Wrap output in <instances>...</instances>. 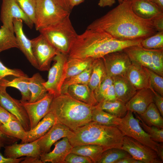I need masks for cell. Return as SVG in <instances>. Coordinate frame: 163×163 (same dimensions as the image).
Masks as SVG:
<instances>
[{
	"mask_svg": "<svg viewBox=\"0 0 163 163\" xmlns=\"http://www.w3.org/2000/svg\"><path fill=\"white\" fill-rule=\"evenodd\" d=\"M87 29L104 31L121 40H142L157 32L152 19L141 18L133 12L131 0L120 3L97 19Z\"/></svg>",
	"mask_w": 163,
	"mask_h": 163,
	"instance_id": "cell-1",
	"label": "cell"
},
{
	"mask_svg": "<svg viewBox=\"0 0 163 163\" xmlns=\"http://www.w3.org/2000/svg\"><path fill=\"white\" fill-rule=\"evenodd\" d=\"M142 41L120 40L102 31L86 29L78 35L73 41L68 54V59L102 58L109 53L130 46L140 45Z\"/></svg>",
	"mask_w": 163,
	"mask_h": 163,
	"instance_id": "cell-2",
	"label": "cell"
},
{
	"mask_svg": "<svg viewBox=\"0 0 163 163\" xmlns=\"http://www.w3.org/2000/svg\"><path fill=\"white\" fill-rule=\"evenodd\" d=\"M95 107L77 100L67 93H62L53 98L49 111L54 116L56 123L74 131L91 121Z\"/></svg>",
	"mask_w": 163,
	"mask_h": 163,
	"instance_id": "cell-3",
	"label": "cell"
},
{
	"mask_svg": "<svg viewBox=\"0 0 163 163\" xmlns=\"http://www.w3.org/2000/svg\"><path fill=\"white\" fill-rule=\"evenodd\" d=\"M124 136L116 126H106L92 121L72 131L68 137L73 147L94 144L104 151L113 148L121 149Z\"/></svg>",
	"mask_w": 163,
	"mask_h": 163,
	"instance_id": "cell-4",
	"label": "cell"
},
{
	"mask_svg": "<svg viewBox=\"0 0 163 163\" xmlns=\"http://www.w3.org/2000/svg\"><path fill=\"white\" fill-rule=\"evenodd\" d=\"M58 51L67 54L78 35L70 18V14L55 24L38 30Z\"/></svg>",
	"mask_w": 163,
	"mask_h": 163,
	"instance_id": "cell-5",
	"label": "cell"
},
{
	"mask_svg": "<svg viewBox=\"0 0 163 163\" xmlns=\"http://www.w3.org/2000/svg\"><path fill=\"white\" fill-rule=\"evenodd\" d=\"M123 50L132 63L148 68L163 76V49H147L139 45Z\"/></svg>",
	"mask_w": 163,
	"mask_h": 163,
	"instance_id": "cell-6",
	"label": "cell"
},
{
	"mask_svg": "<svg viewBox=\"0 0 163 163\" xmlns=\"http://www.w3.org/2000/svg\"><path fill=\"white\" fill-rule=\"evenodd\" d=\"M116 126L124 136L135 139L151 148L157 153L159 144L153 140L144 130L139 124V120L135 117L132 112L128 110L124 117H118Z\"/></svg>",
	"mask_w": 163,
	"mask_h": 163,
	"instance_id": "cell-7",
	"label": "cell"
},
{
	"mask_svg": "<svg viewBox=\"0 0 163 163\" xmlns=\"http://www.w3.org/2000/svg\"><path fill=\"white\" fill-rule=\"evenodd\" d=\"M69 14L53 0H36L34 24L36 29L38 31L58 22Z\"/></svg>",
	"mask_w": 163,
	"mask_h": 163,
	"instance_id": "cell-8",
	"label": "cell"
},
{
	"mask_svg": "<svg viewBox=\"0 0 163 163\" xmlns=\"http://www.w3.org/2000/svg\"><path fill=\"white\" fill-rule=\"evenodd\" d=\"M68 55L58 51L53 59L54 62L48 71V79L43 84L48 93L54 97L61 94V89L66 78Z\"/></svg>",
	"mask_w": 163,
	"mask_h": 163,
	"instance_id": "cell-9",
	"label": "cell"
},
{
	"mask_svg": "<svg viewBox=\"0 0 163 163\" xmlns=\"http://www.w3.org/2000/svg\"><path fill=\"white\" fill-rule=\"evenodd\" d=\"M32 51L36 61L38 69L48 71L53 58L58 51L41 34L31 40Z\"/></svg>",
	"mask_w": 163,
	"mask_h": 163,
	"instance_id": "cell-10",
	"label": "cell"
},
{
	"mask_svg": "<svg viewBox=\"0 0 163 163\" xmlns=\"http://www.w3.org/2000/svg\"><path fill=\"white\" fill-rule=\"evenodd\" d=\"M121 149L143 163L163 162L155 150L131 137L124 136Z\"/></svg>",
	"mask_w": 163,
	"mask_h": 163,
	"instance_id": "cell-11",
	"label": "cell"
},
{
	"mask_svg": "<svg viewBox=\"0 0 163 163\" xmlns=\"http://www.w3.org/2000/svg\"><path fill=\"white\" fill-rule=\"evenodd\" d=\"M21 19L30 28L34 24L21 9L15 0H2L0 20L2 25L14 30L13 20Z\"/></svg>",
	"mask_w": 163,
	"mask_h": 163,
	"instance_id": "cell-12",
	"label": "cell"
},
{
	"mask_svg": "<svg viewBox=\"0 0 163 163\" xmlns=\"http://www.w3.org/2000/svg\"><path fill=\"white\" fill-rule=\"evenodd\" d=\"M107 75L111 77L126 75L132 62L123 50L109 53L102 58Z\"/></svg>",
	"mask_w": 163,
	"mask_h": 163,
	"instance_id": "cell-13",
	"label": "cell"
},
{
	"mask_svg": "<svg viewBox=\"0 0 163 163\" xmlns=\"http://www.w3.org/2000/svg\"><path fill=\"white\" fill-rule=\"evenodd\" d=\"M54 97L52 94L48 93L43 98L34 102L20 100L28 115L30 129L34 128L49 112Z\"/></svg>",
	"mask_w": 163,
	"mask_h": 163,
	"instance_id": "cell-14",
	"label": "cell"
},
{
	"mask_svg": "<svg viewBox=\"0 0 163 163\" xmlns=\"http://www.w3.org/2000/svg\"><path fill=\"white\" fill-rule=\"evenodd\" d=\"M6 88L0 85V106L14 116L26 131L30 130V121L25 110L20 101L8 93Z\"/></svg>",
	"mask_w": 163,
	"mask_h": 163,
	"instance_id": "cell-15",
	"label": "cell"
},
{
	"mask_svg": "<svg viewBox=\"0 0 163 163\" xmlns=\"http://www.w3.org/2000/svg\"><path fill=\"white\" fill-rule=\"evenodd\" d=\"M72 131L62 124L56 123L43 136L38 139V144L41 154L50 152L52 145L63 137H68Z\"/></svg>",
	"mask_w": 163,
	"mask_h": 163,
	"instance_id": "cell-16",
	"label": "cell"
},
{
	"mask_svg": "<svg viewBox=\"0 0 163 163\" xmlns=\"http://www.w3.org/2000/svg\"><path fill=\"white\" fill-rule=\"evenodd\" d=\"M154 91L149 88L138 90L126 104L127 110L139 115L143 113L149 106L154 102Z\"/></svg>",
	"mask_w": 163,
	"mask_h": 163,
	"instance_id": "cell-17",
	"label": "cell"
},
{
	"mask_svg": "<svg viewBox=\"0 0 163 163\" xmlns=\"http://www.w3.org/2000/svg\"><path fill=\"white\" fill-rule=\"evenodd\" d=\"M37 142L38 139L30 142L21 144L15 143L6 146L4 151V156L14 158L24 156L40 158L41 153Z\"/></svg>",
	"mask_w": 163,
	"mask_h": 163,
	"instance_id": "cell-18",
	"label": "cell"
},
{
	"mask_svg": "<svg viewBox=\"0 0 163 163\" xmlns=\"http://www.w3.org/2000/svg\"><path fill=\"white\" fill-rule=\"evenodd\" d=\"M13 22L18 49L24 54L31 65L38 69V65L32 51L31 40L27 38L23 30V21L20 19L14 18Z\"/></svg>",
	"mask_w": 163,
	"mask_h": 163,
	"instance_id": "cell-19",
	"label": "cell"
},
{
	"mask_svg": "<svg viewBox=\"0 0 163 163\" xmlns=\"http://www.w3.org/2000/svg\"><path fill=\"white\" fill-rule=\"evenodd\" d=\"M55 143V147L52 151L41 155L40 158L43 163H64L73 147L67 137L63 138Z\"/></svg>",
	"mask_w": 163,
	"mask_h": 163,
	"instance_id": "cell-20",
	"label": "cell"
},
{
	"mask_svg": "<svg viewBox=\"0 0 163 163\" xmlns=\"http://www.w3.org/2000/svg\"><path fill=\"white\" fill-rule=\"evenodd\" d=\"M126 76L137 91L145 88L152 89L149 76L143 67L132 63L126 72Z\"/></svg>",
	"mask_w": 163,
	"mask_h": 163,
	"instance_id": "cell-21",
	"label": "cell"
},
{
	"mask_svg": "<svg viewBox=\"0 0 163 163\" xmlns=\"http://www.w3.org/2000/svg\"><path fill=\"white\" fill-rule=\"evenodd\" d=\"M56 123L54 116L49 111L34 128L26 131L25 137L21 143L30 142L38 139L45 135Z\"/></svg>",
	"mask_w": 163,
	"mask_h": 163,
	"instance_id": "cell-22",
	"label": "cell"
},
{
	"mask_svg": "<svg viewBox=\"0 0 163 163\" xmlns=\"http://www.w3.org/2000/svg\"><path fill=\"white\" fill-rule=\"evenodd\" d=\"M132 9L139 17L145 19H152L163 14L156 3L148 0H131Z\"/></svg>",
	"mask_w": 163,
	"mask_h": 163,
	"instance_id": "cell-23",
	"label": "cell"
},
{
	"mask_svg": "<svg viewBox=\"0 0 163 163\" xmlns=\"http://www.w3.org/2000/svg\"><path fill=\"white\" fill-rule=\"evenodd\" d=\"M112 77L117 99L126 104L137 90L132 85L126 75Z\"/></svg>",
	"mask_w": 163,
	"mask_h": 163,
	"instance_id": "cell-24",
	"label": "cell"
},
{
	"mask_svg": "<svg viewBox=\"0 0 163 163\" xmlns=\"http://www.w3.org/2000/svg\"><path fill=\"white\" fill-rule=\"evenodd\" d=\"M73 98L91 105L96 106L98 103L94 92L87 84H76L68 88L67 93Z\"/></svg>",
	"mask_w": 163,
	"mask_h": 163,
	"instance_id": "cell-25",
	"label": "cell"
},
{
	"mask_svg": "<svg viewBox=\"0 0 163 163\" xmlns=\"http://www.w3.org/2000/svg\"><path fill=\"white\" fill-rule=\"evenodd\" d=\"M45 81L39 73L34 74L28 78V85L31 94L29 102H34L44 97L48 92L43 85Z\"/></svg>",
	"mask_w": 163,
	"mask_h": 163,
	"instance_id": "cell-26",
	"label": "cell"
},
{
	"mask_svg": "<svg viewBox=\"0 0 163 163\" xmlns=\"http://www.w3.org/2000/svg\"><path fill=\"white\" fill-rule=\"evenodd\" d=\"M107 76L102 58L94 59L92 64V71L88 85L94 92Z\"/></svg>",
	"mask_w": 163,
	"mask_h": 163,
	"instance_id": "cell-27",
	"label": "cell"
},
{
	"mask_svg": "<svg viewBox=\"0 0 163 163\" xmlns=\"http://www.w3.org/2000/svg\"><path fill=\"white\" fill-rule=\"evenodd\" d=\"M27 76L15 77L9 81L2 79L0 81V85L7 87H12L18 89L21 92V99L23 101H29L31 94L28 85Z\"/></svg>",
	"mask_w": 163,
	"mask_h": 163,
	"instance_id": "cell-28",
	"label": "cell"
},
{
	"mask_svg": "<svg viewBox=\"0 0 163 163\" xmlns=\"http://www.w3.org/2000/svg\"><path fill=\"white\" fill-rule=\"evenodd\" d=\"M104 151L101 146L85 144L73 147L71 152L89 158L93 163H97Z\"/></svg>",
	"mask_w": 163,
	"mask_h": 163,
	"instance_id": "cell-29",
	"label": "cell"
},
{
	"mask_svg": "<svg viewBox=\"0 0 163 163\" xmlns=\"http://www.w3.org/2000/svg\"><path fill=\"white\" fill-rule=\"evenodd\" d=\"M96 107L120 118L124 117L128 111L125 103L117 99L98 103Z\"/></svg>",
	"mask_w": 163,
	"mask_h": 163,
	"instance_id": "cell-30",
	"label": "cell"
},
{
	"mask_svg": "<svg viewBox=\"0 0 163 163\" xmlns=\"http://www.w3.org/2000/svg\"><path fill=\"white\" fill-rule=\"evenodd\" d=\"M139 115L147 125L163 128V117L154 102L149 106L143 113Z\"/></svg>",
	"mask_w": 163,
	"mask_h": 163,
	"instance_id": "cell-31",
	"label": "cell"
},
{
	"mask_svg": "<svg viewBox=\"0 0 163 163\" xmlns=\"http://www.w3.org/2000/svg\"><path fill=\"white\" fill-rule=\"evenodd\" d=\"M0 131L7 137L17 138L22 141L26 131L17 120H11L0 126Z\"/></svg>",
	"mask_w": 163,
	"mask_h": 163,
	"instance_id": "cell-32",
	"label": "cell"
},
{
	"mask_svg": "<svg viewBox=\"0 0 163 163\" xmlns=\"http://www.w3.org/2000/svg\"><path fill=\"white\" fill-rule=\"evenodd\" d=\"M94 60L91 58L68 59L66 78L79 74L87 69L91 65Z\"/></svg>",
	"mask_w": 163,
	"mask_h": 163,
	"instance_id": "cell-33",
	"label": "cell"
},
{
	"mask_svg": "<svg viewBox=\"0 0 163 163\" xmlns=\"http://www.w3.org/2000/svg\"><path fill=\"white\" fill-rule=\"evenodd\" d=\"M14 48H18L14 31L2 25L0 28V53Z\"/></svg>",
	"mask_w": 163,
	"mask_h": 163,
	"instance_id": "cell-34",
	"label": "cell"
},
{
	"mask_svg": "<svg viewBox=\"0 0 163 163\" xmlns=\"http://www.w3.org/2000/svg\"><path fill=\"white\" fill-rule=\"evenodd\" d=\"M91 71L92 65L81 73L66 78L62 86L61 94L67 93L68 88L71 85L80 84L88 85Z\"/></svg>",
	"mask_w": 163,
	"mask_h": 163,
	"instance_id": "cell-35",
	"label": "cell"
},
{
	"mask_svg": "<svg viewBox=\"0 0 163 163\" xmlns=\"http://www.w3.org/2000/svg\"><path fill=\"white\" fill-rule=\"evenodd\" d=\"M131 156L127 152L117 148H113L104 151L97 163H115L117 161Z\"/></svg>",
	"mask_w": 163,
	"mask_h": 163,
	"instance_id": "cell-36",
	"label": "cell"
},
{
	"mask_svg": "<svg viewBox=\"0 0 163 163\" xmlns=\"http://www.w3.org/2000/svg\"><path fill=\"white\" fill-rule=\"evenodd\" d=\"M117 118L95 106L92 111L91 121L102 125L116 126Z\"/></svg>",
	"mask_w": 163,
	"mask_h": 163,
	"instance_id": "cell-37",
	"label": "cell"
},
{
	"mask_svg": "<svg viewBox=\"0 0 163 163\" xmlns=\"http://www.w3.org/2000/svg\"><path fill=\"white\" fill-rule=\"evenodd\" d=\"M135 117L139 120V123L144 130L150 137L151 139L157 142H163V128L147 125L141 119L139 115L134 113Z\"/></svg>",
	"mask_w": 163,
	"mask_h": 163,
	"instance_id": "cell-38",
	"label": "cell"
},
{
	"mask_svg": "<svg viewBox=\"0 0 163 163\" xmlns=\"http://www.w3.org/2000/svg\"><path fill=\"white\" fill-rule=\"evenodd\" d=\"M140 46L147 49H163V31L155 34L142 40Z\"/></svg>",
	"mask_w": 163,
	"mask_h": 163,
	"instance_id": "cell-39",
	"label": "cell"
},
{
	"mask_svg": "<svg viewBox=\"0 0 163 163\" xmlns=\"http://www.w3.org/2000/svg\"><path fill=\"white\" fill-rule=\"evenodd\" d=\"M15 0L21 9L30 19L34 24L35 22L36 0Z\"/></svg>",
	"mask_w": 163,
	"mask_h": 163,
	"instance_id": "cell-40",
	"label": "cell"
},
{
	"mask_svg": "<svg viewBox=\"0 0 163 163\" xmlns=\"http://www.w3.org/2000/svg\"><path fill=\"white\" fill-rule=\"evenodd\" d=\"M144 68L149 76L152 88L163 97V76L148 68Z\"/></svg>",
	"mask_w": 163,
	"mask_h": 163,
	"instance_id": "cell-41",
	"label": "cell"
},
{
	"mask_svg": "<svg viewBox=\"0 0 163 163\" xmlns=\"http://www.w3.org/2000/svg\"><path fill=\"white\" fill-rule=\"evenodd\" d=\"M112 84V77L107 75L98 87L93 92L95 98L98 103L103 101L104 94L108 88Z\"/></svg>",
	"mask_w": 163,
	"mask_h": 163,
	"instance_id": "cell-42",
	"label": "cell"
},
{
	"mask_svg": "<svg viewBox=\"0 0 163 163\" xmlns=\"http://www.w3.org/2000/svg\"><path fill=\"white\" fill-rule=\"evenodd\" d=\"M8 76L17 77L26 76L27 75L20 69H11L8 68L0 61V81Z\"/></svg>",
	"mask_w": 163,
	"mask_h": 163,
	"instance_id": "cell-43",
	"label": "cell"
},
{
	"mask_svg": "<svg viewBox=\"0 0 163 163\" xmlns=\"http://www.w3.org/2000/svg\"><path fill=\"white\" fill-rule=\"evenodd\" d=\"M64 163H93L89 158L71 152L66 157Z\"/></svg>",
	"mask_w": 163,
	"mask_h": 163,
	"instance_id": "cell-44",
	"label": "cell"
},
{
	"mask_svg": "<svg viewBox=\"0 0 163 163\" xmlns=\"http://www.w3.org/2000/svg\"><path fill=\"white\" fill-rule=\"evenodd\" d=\"M13 120H17L16 117L0 106V126Z\"/></svg>",
	"mask_w": 163,
	"mask_h": 163,
	"instance_id": "cell-45",
	"label": "cell"
},
{
	"mask_svg": "<svg viewBox=\"0 0 163 163\" xmlns=\"http://www.w3.org/2000/svg\"><path fill=\"white\" fill-rule=\"evenodd\" d=\"M117 99L116 92L113 85L112 84L108 88L104 94L102 101H112Z\"/></svg>",
	"mask_w": 163,
	"mask_h": 163,
	"instance_id": "cell-46",
	"label": "cell"
},
{
	"mask_svg": "<svg viewBox=\"0 0 163 163\" xmlns=\"http://www.w3.org/2000/svg\"><path fill=\"white\" fill-rule=\"evenodd\" d=\"M154 103L159 110L161 116L163 117V97L154 91Z\"/></svg>",
	"mask_w": 163,
	"mask_h": 163,
	"instance_id": "cell-47",
	"label": "cell"
},
{
	"mask_svg": "<svg viewBox=\"0 0 163 163\" xmlns=\"http://www.w3.org/2000/svg\"><path fill=\"white\" fill-rule=\"evenodd\" d=\"M152 20L157 32L163 31V14L154 18Z\"/></svg>",
	"mask_w": 163,
	"mask_h": 163,
	"instance_id": "cell-48",
	"label": "cell"
},
{
	"mask_svg": "<svg viewBox=\"0 0 163 163\" xmlns=\"http://www.w3.org/2000/svg\"><path fill=\"white\" fill-rule=\"evenodd\" d=\"M58 5L70 13L72 9L69 0H53Z\"/></svg>",
	"mask_w": 163,
	"mask_h": 163,
	"instance_id": "cell-49",
	"label": "cell"
},
{
	"mask_svg": "<svg viewBox=\"0 0 163 163\" xmlns=\"http://www.w3.org/2000/svg\"><path fill=\"white\" fill-rule=\"evenodd\" d=\"M24 158L22 157L17 158H7L0 153V163H19Z\"/></svg>",
	"mask_w": 163,
	"mask_h": 163,
	"instance_id": "cell-50",
	"label": "cell"
},
{
	"mask_svg": "<svg viewBox=\"0 0 163 163\" xmlns=\"http://www.w3.org/2000/svg\"><path fill=\"white\" fill-rule=\"evenodd\" d=\"M21 163H43L40 158L32 157L26 156L22 161Z\"/></svg>",
	"mask_w": 163,
	"mask_h": 163,
	"instance_id": "cell-51",
	"label": "cell"
},
{
	"mask_svg": "<svg viewBox=\"0 0 163 163\" xmlns=\"http://www.w3.org/2000/svg\"><path fill=\"white\" fill-rule=\"evenodd\" d=\"M115 163H143L141 161L135 159L132 157L120 159Z\"/></svg>",
	"mask_w": 163,
	"mask_h": 163,
	"instance_id": "cell-52",
	"label": "cell"
},
{
	"mask_svg": "<svg viewBox=\"0 0 163 163\" xmlns=\"http://www.w3.org/2000/svg\"><path fill=\"white\" fill-rule=\"evenodd\" d=\"M115 2V0H99L98 5L100 7H111Z\"/></svg>",
	"mask_w": 163,
	"mask_h": 163,
	"instance_id": "cell-53",
	"label": "cell"
},
{
	"mask_svg": "<svg viewBox=\"0 0 163 163\" xmlns=\"http://www.w3.org/2000/svg\"><path fill=\"white\" fill-rule=\"evenodd\" d=\"M160 159L163 161V145L159 144L158 148L157 153Z\"/></svg>",
	"mask_w": 163,
	"mask_h": 163,
	"instance_id": "cell-54",
	"label": "cell"
},
{
	"mask_svg": "<svg viewBox=\"0 0 163 163\" xmlns=\"http://www.w3.org/2000/svg\"><path fill=\"white\" fill-rule=\"evenodd\" d=\"M84 0H72L71 2V8L72 10L75 6L77 5L84 1Z\"/></svg>",
	"mask_w": 163,
	"mask_h": 163,
	"instance_id": "cell-55",
	"label": "cell"
},
{
	"mask_svg": "<svg viewBox=\"0 0 163 163\" xmlns=\"http://www.w3.org/2000/svg\"><path fill=\"white\" fill-rule=\"evenodd\" d=\"M157 5L160 9L163 11V0H157Z\"/></svg>",
	"mask_w": 163,
	"mask_h": 163,
	"instance_id": "cell-56",
	"label": "cell"
},
{
	"mask_svg": "<svg viewBox=\"0 0 163 163\" xmlns=\"http://www.w3.org/2000/svg\"><path fill=\"white\" fill-rule=\"evenodd\" d=\"M3 139L0 137V150L1 148L3 146V143L2 141Z\"/></svg>",
	"mask_w": 163,
	"mask_h": 163,
	"instance_id": "cell-57",
	"label": "cell"
},
{
	"mask_svg": "<svg viewBox=\"0 0 163 163\" xmlns=\"http://www.w3.org/2000/svg\"><path fill=\"white\" fill-rule=\"evenodd\" d=\"M5 136L0 131V137L3 139H4V136Z\"/></svg>",
	"mask_w": 163,
	"mask_h": 163,
	"instance_id": "cell-58",
	"label": "cell"
},
{
	"mask_svg": "<svg viewBox=\"0 0 163 163\" xmlns=\"http://www.w3.org/2000/svg\"><path fill=\"white\" fill-rule=\"evenodd\" d=\"M148 0L151 1L152 2H153L157 4V0Z\"/></svg>",
	"mask_w": 163,
	"mask_h": 163,
	"instance_id": "cell-59",
	"label": "cell"
},
{
	"mask_svg": "<svg viewBox=\"0 0 163 163\" xmlns=\"http://www.w3.org/2000/svg\"><path fill=\"white\" fill-rule=\"evenodd\" d=\"M119 4L127 0H117Z\"/></svg>",
	"mask_w": 163,
	"mask_h": 163,
	"instance_id": "cell-60",
	"label": "cell"
},
{
	"mask_svg": "<svg viewBox=\"0 0 163 163\" xmlns=\"http://www.w3.org/2000/svg\"><path fill=\"white\" fill-rule=\"evenodd\" d=\"M72 0H69V2H70V4H71V2ZM70 6H71V5H70Z\"/></svg>",
	"mask_w": 163,
	"mask_h": 163,
	"instance_id": "cell-61",
	"label": "cell"
}]
</instances>
